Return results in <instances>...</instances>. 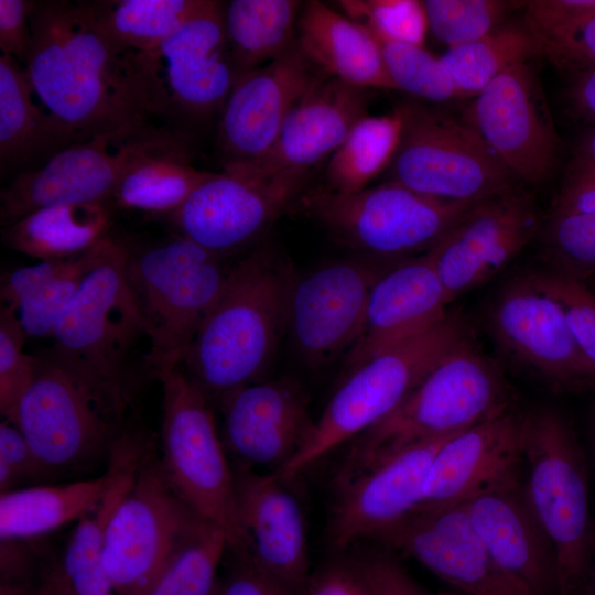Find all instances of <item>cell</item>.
I'll return each instance as SVG.
<instances>
[{
	"label": "cell",
	"instance_id": "1",
	"mask_svg": "<svg viewBox=\"0 0 595 595\" xmlns=\"http://www.w3.org/2000/svg\"><path fill=\"white\" fill-rule=\"evenodd\" d=\"M24 63L48 113L78 141L140 131L123 71V53L91 24L79 1H35Z\"/></svg>",
	"mask_w": 595,
	"mask_h": 595
},
{
	"label": "cell",
	"instance_id": "2",
	"mask_svg": "<svg viewBox=\"0 0 595 595\" xmlns=\"http://www.w3.org/2000/svg\"><path fill=\"white\" fill-rule=\"evenodd\" d=\"M295 275L269 248L230 267L221 293L181 365L208 400L261 380L288 329Z\"/></svg>",
	"mask_w": 595,
	"mask_h": 595
},
{
	"label": "cell",
	"instance_id": "3",
	"mask_svg": "<svg viewBox=\"0 0 595 595\" xmlns=\"http://www.w3.org/2000/svg\"><path fill=\"white\" fill-rule=\"evenodd\" d=\"M223 1L204 6L158 46L123 53L130 104L141 129L190 140V129L220 113L235 84Z\"/></svg>",
	"mask_w": 595,
	"mask_h": 595
},
{
	"label": "cell",
	"instance_id": "4",
	"mask_svg": "<svg viewBox=\"0 0 595 595\" xmlns=\"http://www.w3.org/2000/svg\"><path fill=\"white\" fill-rule=\"evenodd\" d=\"M34 357V379L13 422L47 478L110 456L132 400L53 348Z\"/></svg>",
	"mask_w": 595,
	"mask_h": 595
},
{
	"label": "cell",
	"instance_id": "5",
	"mask_svg": "<svg viewBox=\"0 0 595 595\" xmlns=\"http://www.w3.org/2000/svg\"><path fill=\"white\" fill-rule=\"evenodd\" d=\"M510 409L504 376L470 336L445 354L391 414L353 440L336 475L456 434Z\"/></svg>",
	"mask_w": 595,
	"mask_h": 595
},
{
	"label": "cell",
	"instance_id": "6",
	"mask_svg": "<svg viewBox=\"0 0 595 595\" xmlns=\"http://www.w3.org/2000/svg\"><path fill=\"white\" fill-rule=\"evenodd\" d=\"M470 337L458 313L430 331L394 346L348 374L298 453L277 475L290 482L313 464L386 419L415 389L435 364Z\"/></svg>",
	"mask_w": 595,
	"mask_h": 595
},
{
	"label": "cell",
	"instance_id": "7",
	"mask_svg": "<svg viewBox=\"0 0 595 595\" xmlns=\"http://www.w3.org/2000/svg\"><path fill=\"white\" fill-rule=\"evenodd\" d=\"M526 494L556 560V595H580L595 547L588 476L567 420L550 408L522 413Z\"/></svg>",
	"mask_w": 595,
	"mask_h": 595
},
{
	"label": "cell",
	"instance_id": "8",
	"mask_svg": "<svg viewBox=\"0 0 595 595\" xmlns=\"http://www.w3.org/2000/svg\"><path fill=\"white\" fill-rule=\"evenodd\" d=\"M229 270L223 256L182 235L138 252L128 248L127 273L145 324L151 377L183 364Z\"/></svg>",
	"mask_w": 595,
	"mask_h": 595
},
{
	"label": "cell",
	"instance_id": "9",
	"mask_svg": "<svg viewBox=\"0 0 595 595\" xmlns=\"http://www.w3.org/2000/svg\"><path fill=\"white\" fill-rule=\"evenodd\" d=\"M127 258V246L108 236L100 259L57 322L52 348L133 401L141 383L137 353L148 335Z\"/></svg>",
	"mask_w": 595,
	"mask_h": 595
},
{
	"label": "cell",
	"instance_id": "10",
	"mask_svg": "<svg viewBox=\"0 0 595 595\" xmlns=\"http://www.w3.org/2000/svg\"><path fill=\"white\" fill-rule=\"evenodd\" d=\"M162 385L163 473L176 494L227 539V551L248 553L240 523L234 468L229 465L209 400L182 366L156 378Z\"/></svg>",
	"mask_w": 595,
	"mask_h": 595
},
{
	"label": "cell",
	"instance_id": "11",
	"mask_svg": "<svg viewBox=\"0 0 595 595\" xmlns=\"http://www.w3.org/2000/svg\"><path fill=\"white\" fill-rule=\"evenodd\" d=\"M173 489L147 442L107 528L104 566L116 595H145L206 526Z\"/></svg>",
	"mask_w": 595,
	"mask_h": 595
},
{
	"label": "cell",
	"instance_id": "12",
	"mask_svg": "<svg viewBox=\"0 0 595 595\" xmlns=\"http://www.w3.org/2000/svg\"><path fill=\"white\" fill-rule=\"evenodd\" d=\"M304 198L310 214L339 240L388 264L428 252L475 205L429 196L389 180L354 193L317 190Z\"/></svg>",
	"mask_w": 595,
	"mask_h": 595
},
{
	"label": "cell",
	"instance_id": "13",
	"mask_svg": "<svg viewBox=\"0 0 595 595\" xmlns=\"http://www.w3.org/2000/svg\"><path fill=\"white\" fill-rule=\"evenodd\" d=\"M403 127L389 181L436 198L479 203L519 187L517 176L463 120L419 104L399 106Z\"/></svg>",
	"mask_w": 595,
	"mask_h": 595
},
{
	"label": "cell",
	"instance_id": "14",
	"mask_svg": "<svg viewBox=\"0 0 595 595\" xmlns=\"http://www.w3.org/2000/svg\"><path fill=\"white\" fill-rule=\"evenodd\" d=\"M462 120L519 181L538 185L554 172L562 141L529 62L498 75L475 96Z\"/></svg>",
	"mask_w": 595,
	"mask_h": 595
},
{
	"label": "cell",
	"instance_id": "15",
	"mask_svg": "<svg viewBox=\"0 0 595 595\" xmlns=\"http://www.w3.org/2000/svg\"><path fill=\"white\" fill-rule=\"evenodd\" d=\"M488 331L512 360L561 389L595 385L559 302L528 274L504 285L487 311Z\"/></svg>",
	"mask_w": 595,
	"mask_h": 595
},
{
	"label": "cell",
	"instance_id": "16",
	"mask_svg": "<svg viewBox=\"0 0 595 595\" xmlns=\"http://www.w3.org/2000/svg\"><path fill=\"white\" fill-rule=\"evenodd\" d=\"M542 226L532 194L520 187L475 204L426 253L450 302L501 272Z\"/></svg>",
	"mask_w": 595,
	"mask_h": 595
},
{
	"label": "cell",
	"instance_id": "17",
	"mask_svg": "<svg viewBox=\"0 0 595 595\" xmlns=\"http://www.w3.org/2000/svg\"><path fill=\"white\" fill-rule=\"evenodd\" d=\"M451 436L415 444L336 475L326 529L332 549L344 551L360 541H377L412 515L420 506L431 462Z\"/></svg>",
	"mask_w": 595,
	"mask_h": 595
},
{
	"label": "cell",
	"instance_id": "18",
	"mask_svg": "<svg viewBox=\"0 0 595 595\" xmlns=\"http://www.w3.org/2000/svg\"><path fill=\"white\" fill-rule=\"evenodd\" d=\"M309 171L213 173L173 213L182 236L224 256L259 238L302 193Z\"/></svg>",
	"mask_w": 595,
	"mask_h": 595
},
{
	"label": "cell",
	"instance_id": "19",
	"mask_svg": "<svg viewBox=\"0 0 595 595\" xmlns=\"http://www.w3.org/2000/svg\"><path fill=\"white\" fill-rule=\"evenodd\" d=\"M148 133L77 141L36 167L18 173L0 193L1 224L6 227L42 208L110 199Z\"/></svg>",
	"mask_w": 595,
	"mask_h": 595
},
{
	"label": "cell",
	"instance_id": "20",
	"mask_svg": "<svg viewBox=\"0 0 595 595\" xmlns=\"http://www.w3.org/2000/svg\"><path fill=\"white\" fill-rule=\"evenodd\" d=\"M326 76L295 39L277 58L238 77L217 125L216 140L224 169L261 158L291 109Z\"/></svg>",
	"mask_w": 595,
	"mask_h": 595
},
{
	"label": "cell",
	"instance_id": "21",
	"mask_svg": "<svg viewBox=\"0 0 595 595\" xmlns=\"http://www.w3.org/2000/svg\"><path fill=\"white\" fill-rule=\"evenodd\" d=\"M390 267L346 260L295 280L288 329L305 361L318 366L350 350L363 331L371 288Z\"/></svg>",
	"mask_w": 595,
	"mask_h": 595
},
{
	"label": "cell",
	"instance_id": "22",
	"mask_svg": "<svg viewBox=\"0 0 595 595\" xmlns=\"http://www.w3.org/2000/svg\"><path fill=\"white\" fill-rule=\"evenodd\" d=\"M377 542L414 559L468 595H537L493 558L463 504L415 510Z\"/></svg>",
	"mask_w": 595,
	"mask_h": 595
},
{
	"label": "cell",
	"instance_id": "23",
	"mask_svg": "<svg viewBox=\"0 0 595 595\" xmlns=\"http://www.w3.org/2000/svg\"><path fill=\"white\" fill-rule=\"evenodd\" d=\"M522 413L512 409L448 437L436 451L416 510L461 505L520 477Z\"/></svg>",
	"mask_w": 595,
	"mask_h": 595
},
{
	"label": "cell",
	"instance_id": "24",
	"mask_svg": "<svg viewBox=\"0 0 595 595\" xmlns=\"http://www.w3.org/2000/svg\"><path fill=\"white\" fill-rule=\"evenodd\" d=\"M219 403L224 445L251 468L280 469L298 453L314 423L306 393L289 378L249 383Z\"/></svg>",
	"mask_w": 595,
	"mask_h": 595
},
{
	"label": "cell",
	"instance_id": "25",
	"mask_svg": "<svg viewBox=\"0 0 595 595\" xmlns=\"http://www.w3.org/2000/svg\"><path fill=\"white\" fill-rule=\"evenodd\" d=\"M232 468L250 559L291 591L304 595L312 575L306 527L288 482L275 472L262 474L241 464Z\"/></svg>",
	"mask_w": 595,
	"mask_h": 595
},
{
	"label": "cell",
	"instance_id": "26",
	"mask_svg": "<svg viewBox=\"0 0 595 595\" xmlns=\"http://www.w3.org/2000/svg\"><path fill=\"white\" fill-rule=\"evenodd\" d=\"M366 116L365 89L326 76L291 109L261 158L223 172L268 177L286 171H309L331 156Z\"/></svg>",
	"mask_w": 595,
	"mask_h": 595
},
{
	"label": "cell",
	"instance_id": "27",
	"mask_svg": "<svg viewBox=\"0 0 595 595\" xmlns=\"http://www.w3.org/2000/svg\"><path fill=\"white\" fill-rule=\"evenodd\" d=\"M448 303L426 252L392 264L371 288L363 331L346 355L348 374L443 322Z\"/></svg>",
	"mask_w": 595,
	"mask_h": 595
},
{
	"label": "cell",
	"instance_id": "28",
	"mask_svg": "<svg viewBox=\"0 0 595 595\" xmlns=\"http://www.w3.org/2000/svg\"><path fill=\"white\" fill-rule=\"evenodd\" d=\"M493 558L537 595H556V560L520 477L463 504Z\"/></svg>",
	"mask_w": 595,
	"mask_h": 595
},
{
	"label": "cell",
	"instance_id": "29",
	"mask_svg": "<svg viewBox=\"0 0 595 595\" xmlns=\"http://www.w3.org/2000/svg\"><path fill=\"white\" fill-rule=\"evenodd\" d=\"M142 432L125 426L102 476L0 494V540H32L78 520L102 500L131 458Z\"/></svg>",
	"mask_w": 595,
	"mask_h": 595
},
{
	"label": "cell",
	"instance_id": "30",
	"mask_svg": "<svg viewBox=\"0 0 595 595\" xmlns=\"http://www.w3.org/2000/svg\"><path fill=\"white\" fill-rule=\"evenodd\" d=\"M296 40L309 60L331 77L363 89H397L371 32L321 1L302 6Z\"/></svg>",
	"mask_w": 595,
	"mask_h": 595
},
{
	"label": "cell",
	"instance_id": "31",
	"mask_svg": "<svg viewBox=\"0 0 595 595\" xmlns=\"http://www.w3.org/2000/svg\"><path fill=\"white\" fill-rule=\"evenodd\" d=\"M212 174L192 164L187 139L150 130L110 199L127 209L173 214Z\"/></svg>",
	"mask_w": 595,
	"mask_h": 595
},
{
	"label": "cell",
	"instance_id": "32",
	"mask_svg": "<svg viewBox=\"0 0 595 595\" xmlns=\"http://www.w3.org/2000/svg\"><path fill=\"white\" fill-rule=\"evenodd\" d=\"M35 95L24 67L9 55L0 56V163L1 172L34 169L63 148L77 142Z\"/></svg>",
	"mask_w": 595,
	"mask_h": 595
},
{
	"label": "cell",
	"instance_id": "33",
	"mask_svg": "<svg viewBox=\"0 0 595 595\" xmlns=\"http://www.w3.org/2000/svg\"><path fill=\"white\" fill-rule=\"evenodd\" d=\"M147 442V437L141 436L125 469L102 500L77 520L60 563L44 573L40 584H48L68 595H116L102 560L107 528L133 480Z\"/></svg>",
	"mask_w": 595,
	"mask_h": 595
},
{
	"label": "cell",
	"instance_id": "34",
	"mask_svg": "<svg viewBox=\"0 0 595 595\" xmlns=\"http://www.w3.org/2000/svg\"><path fill=\"white\" fill-rule=\"evenodd\" d=\"M110 214L105 203L63 205L35 210L4 227L3 242L45 260L79 256L107 237Z\"/></svg>",
	"mask_w": 595,
	"mask_h": 595
},
{
	"label": "cell",
	"instance_id": "35",
	"mask_svg": "<svg viewBox=\"0 0 595 595\" xmlns=\"http://www.w3.org/2000/svg\"><path fill=\"white\" fill-rule=\"evenodd\" d=\"M295 0H231L223 17L236 79L281 55L296 39Z\"/></svg>",
	"mask_w": 595,
	"mask_h": 595
},
{
	"label": "cell",
	"instance_id": "36",
	"mask_svg": "<svg viewBox=\"0 0 595 595\" xmlns=\"http://www.w3.org/2000/svg\"><path fill=\"white\" fill-rule=\"evenodd\" d=\"M206 0L79 1L91 24L122 53L158 46L195 14Z\"/></svg>",
	"mask_w": 595,
	"mask_h": 595
},
{
	"label": "cell",
	"instance_id": "37",
	"mask_svg": "<svg viewBox=\"0 0 595 595\" xmlns=\"http://www.w3.org/2000/svg\"><path fill=\"white\" fill-rule=\"evenodd\" d=\"M403 127L399 107L390 115L366 116L350 130L326 166V188L354 193L368 187L388 170L399 147Z\"/></svg>",
	"mask_w": 595,
	"mask_h": 595
},
{
	"label": "cell",
	"instance_id": "38",
	"mask_svg": "<svg viewBox=\"0 0 595 595\" xmlns=\"http://www.w3.org/2000/svg\"><path fill=\"white\" fill-rule=\"evenodd\" d=\"M540 55V46L524 24H509L451 47L440 58L461 98L477 96L506 69Z\"/></svg>",
	"mask_w": 595,
	"mask_h": 595
},
{
	"label": "cell",
	"instance_id": "39",
	"mask_svg": "<svg viewBox=\"0 0 595 595\" xmlns=\"http://www.w3.org/2000/svg\"><path fill=\"white\" fill-rule=\"evenodd\" d=\"M225 534L206 524L172 560L145 595H217Z\"/></svg>",
	"mask_w": 595,
	"mask_h": 595
},
{
	"label": "cell",
	"instance_id": "40",
	"mask_svg": "<svg viewBox=\"0 0 595 595\" xmlns=\"http://www.w3.org/2000/svg\"><path fill=\"white\" fill-rule=\"evenodd\" d=\"M538 235L549 271L581 281L595 274V212L550 214Z\"/></svg>",
	"mask_w": 595,
	"mask_h": 595
},
{
	"label": "cell",
	"instance_id": "41",
	"mask_svg": "<svg viewBox=\"0 0 595 595\" xmlns=\"http://www.w3.org/2000/svg\"><path fill=\"white\" fill-rule=\"evenodd\" d=\"M368 30L379 44L388 74L398 90L435 102L458 98L440 57L423 46L396 41Z\"/></svg>",
	"mask_w": 595,
	"mask_h": 595
},
{
	"label": "cell",
	"instance_id": "42",
	"mask_svg": "<svg viewBox=\"0 0 595 595\" xmlns=\"http://www.w3.org/2000/svg\"><path fill=\"white\" fill-rule=\"evenodd\" d=\"M522 2L500 0H425L432 33L448 48L477 41L500 26L508 11Z\"/></svg>",
	"mask_w": 595,
	"mask_h": 595
},
{
	"label": "cell",
	"instance_id": "43",
	"mask_svg": "<svg viewBox=\"0 0 595 595\" xmlns=\"http://www.w3.org/2000/svg\"><path fill=\"white\" fill-rule=\"evenodd\" d=\"M107 237L77 256L66 272L19 306L17 315L26 336H52L84 279L100 259Z\"/></svg>",
	"mask_w": 595,
	"mask_h": 595
},
{
	"label": "cell",
	"instance_id": "44",
	"mask_svg": "<svg viewBox=\"0 0 595 595\" xmlns=\"http://www.w3.org/2000/svg\"><path fill=\"white\" fill-rule=\"evenodd\" d=\"M339 6L349 19L386 37L423 46L429 28L423 1L345 0Z\"/></svg>",
	"mask_w": 595,
	"mask_h": 595
},
{
	"label": "cell",
	"instance_id": "45",
	"mask_svg": "<svg viewBox=\"0 0 595 595\" xmlns=\"http://www.w3.org/2000/svg\"><path fill=\"white\" fill-rule=\"evenodd\" d=\"M25 337L17 313L0 309V413L12 422L35 375V357L23 351Z\"/></svg>",
	"mask_w": 595,
	"mask_h": 595
},
{
	"label": "cell",
	"instance_id": "46",
	"mask_svg": "<svg viewBox=\"0 0 595 595\" xmlns=\"http://www.w3.org/2000/svg\"><path fill=\"white\" fill-rule=\"evenodd\" d=\"M528 275L559 302L577 346L595 368V292L587 281L549 270L529 272Z\"/></svg>",
	"mask_w": 595,
	"mask_h": 595
},
{
	"label": "cell",
	"instance_id": "47",
	"mask_svg": "<svg viewBox=\"0 0 595 595\" xmlns=\"http://www.w3.org/2000/svg\"><path fill=\"white\" fill-rule=\"evenodd\" d=\"M31 446L18 425L0 424V491L18 489L19 484L46 479Z\"/></svg>",
	"mask_w": 595,
	"mask_h": 595
},
{
	"label": "cell",
	"instance_id": "48",
	"mask_svg": "<svg viewBox=\"0 0 595 595\" xmlns=\"http://www.w3.org/2000/svg\"><path fill=\"white\" fill-rule=\"evenodd\" d=\"M523 24L541 45L595 13V0H532L524 3Z\"/></svg>",
	"mask_w": 595,
	"mask_h": 595
},
{
	"label": "cell",
	"instance_id": "49",
	"mask_svg": "<svg viewBox=\"0 0 595 595\" xmlns=\"http://www.w3.org/2000/svg\"><path fill=\"white\" fill-rule=\"evenodd\" d=\"M541 54L573 74L595 67V13L541 45Z\"/></svg>",
	"mask_w": 595,
	"mask_h": 595
},
{
	"label": "cell",
	"instance_id": "50",
	"mask_svg": "<svg viewBox=\"0 0 595 595\" xmlns=\"http://www.w3.org/2000/svg\"><path fill=\"white\" fill-rule=\"evenodd\" d=\"M226 554L229 565L219 576L217 595H298L261 570L248 553Z\"/></svg>",
	"mask_w": 595,
	"mask_h": 595
},
{
	"label": "cell",
	"instance_id": "51",
	"mask_svg": "<svg viewBox=\"0 0 595 595\" xmlns=\"http://www.w3.org/2000/svg\"><path fill=\"white\" fill-rule=\"evenodd\" d=\"M76 257L45 260L11 272L1 285L0 309L17 313L25 300L66 272Z\"/></svg>",
	"mask_w": 595,
	"mask_h": 595
},
{
	"label": "cell",
	"instance_id": "52",
	"mask_svg": "<svg viewBox=\"0 0 595 595\" xmlns=\"http://www.w3.org/2000/svg\"><path fill=\"white\" fill-rule=\"evenodd\" d=\"M304 595H376L355 558L333 560L312 572Z\"/></svg>",
	"mask_w": 595,
	"mask_h": 595
},
{
	"label": "cell",
	"instance_id": "53",
	"mask_svg": "<svg viewBox=\"0 0 595 595\" xmlns=\"http://www.w3.org/2000/svg\"><path fill=\"white\" fill-rule=\"evenodd\" d=\"M595 212V162L574 156L550 214Z\"/></svg>",
	"mask_w": 595,
	"mask_h": 595
},
{
	"label": "cell",
	"instance_id": "54",
	"mask_svg": "<svg viewBox=\"0 0 595 595\" xmlns=\"http://www.w3.org/2000/svg\"><path fill=\"white\" fill-rule=\"evenodd\" d=\"M35 1L0 0V48L22 66L32 44L31 13Z\"/></svg>",
	"mask_w": 595,
	"mask_h": 595
},
{
	"label": "cell",
	"instance_id": "55",
	"mask_svg": "<svg viewBox=\"0 0 595 595\" xmlns=\"http://www.w3.org/2000/svg\"><path fill=\"white\" fill-rule=\"evenodd\" d=\"M355 559L376 595H426L391 556L367 554Z\"/></svg>",
	"mask_w": 595,
	"mask_h": 595
},
{
	"label": "cell",
	"instance_id": "56",
	"mask_svg": "<svg viewBox=\"0 0 595 595\" xmlns=\"http://www.w3.org/2000/svg\"><path fill=\"white\" fill-rule=\"evenodd\" d=\"M574 75L567 90L569 109L575 118L595 126V67Z\"/></svg>",
	"mask_w": 595,
	"mask_h": 595
},
{
	"label": "cell",
	"instance_id": "57",
	"mask_svg": "<svg viewBox=\"0 0 595 595\" xmlns=\"http://www.w3.org/2000/svg\"><path fill=\"white\" fill-rule=\"evenodd\" d=\"M575 156L585 158L595 162V126L581 138Z\"/></svg>",
	"mask_w": 595,
	"mask_h": 595
},
{
	"label": "cell",
	"instance_id": "58",
	"mask_svg": "<svg viewBox=\"0 0 595 595\" xmlns=\"http://www.w3.org/2000/svg\"><path fill=\"white\" fill-rule=\"evenodd\" d=\"M580 595H595V547Z\"/></svg>",
	"mask_w": 595,
	"mask_h": 595
},
{
	"label": "cell",
	"instance_id": "59",
	"mask_svg": "<svg viewBox=\"0 0 595 595\" xmlns=\"http://www.w3.org/2000/svg\"><path fill=\"white\" fill-rule=\"evenodd\" d=\"M35 595H68L48 584H40Z\"/></svg>",
	"mask_w": 595,
	"mask_h": 595
},
{
	"label": "cell",
	"instance_id": "60",
	"mask_svg": "<svg viewBox=\"0 0 595 595\" xmlns=\"http://www.w3.org/2000/svg\"><path fill=\"white\" fill-rule=\"evenodd\" d=\"M593 442H594V450H595V413L593 419Z\"/></svg>",
	"mask_w": 595,
	"mask_h": 595
}]
</instances>
